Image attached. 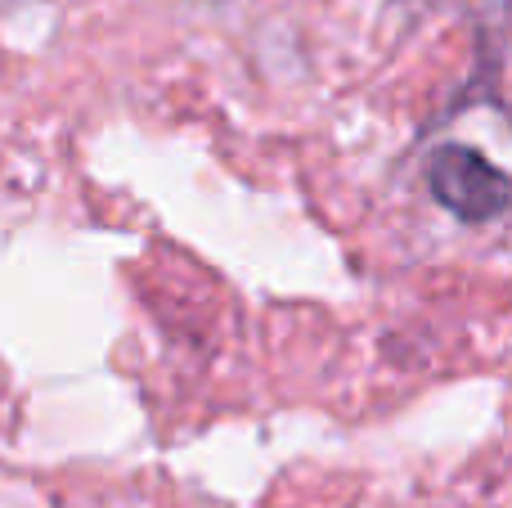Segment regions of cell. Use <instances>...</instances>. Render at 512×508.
I'll use <instances>...</instances> for the list:
<instances>
[{"label":"cell","mask_w":512,"mask_h":508,"mask_svg":"<svg viewBox=\"0 0 512 508\" xmlns=\"http://www.w3.org/2000/svg\"><path fill=\"white\" fill-rule=\"evenodd\" d=\"M427 185H432V198L445 212L472 225L495 221L512 203V180L486 153L468 149V144H441L427 162Z\"/></svg>","instance_id":"obj_1"}]
</instances>
